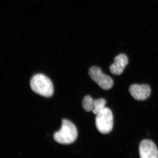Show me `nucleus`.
Returning <instances> with one entry per match:
<instances>
[{"label": "nucleus", "instance_id": "nucleus-4", "mask_svg": "<svg viewBox=\"0 0 158 158\" xmlns=\"http://www.w3.org/2000/svg\"><path fill=\"white\" fill-rule=\"evenodd\" d=\"M88 73L90 78L103 90H109L113 87V79L111 77L104 73L98 67L93 66L91 67Z\"/></svg>", "mask_w": 158, "mask_h": 158}, {"label": "nucleus", "instance_id": "nucleus-7", "mask_svg": "<svg viewBox=\"0 0 158 158\" xmlns=\"http://www.w3.org/2000/svg\"><path fill=\"white\" fill-rule=\"evenodd\" d=\"M129 92L135 99L143 101L149 97L151 90L148 85L134 84L130 86Z\"/></svg>", "mask_w": 158, "mask_h": 158}, {"label": "nucleus", "instance_id": "nucleus-6", "mask_svg": "<svg viewBox=\"0 0 158 158\" xmlns=\"http://www.w3.org/2000/svg\"><path fill=\"white\" fill-rule=\"evenodd\" d=\"M141 158H158V150L156 144L149 140H144L140 143L139 148Z\"/></svg>", "mask_w": 158, "mask_h": 158}, {"label": "nucleus", "instance_id": "nucleus-3", "mask_svg": "<svg viewBox=\"0 0 158 158\" xmlns=\"http://www.w3.org/2000/svg\"><path fill=\"white\" fill-rule=\"evenodd\" d=\"M96 115L95 125L98 131L103 134L110 133L113 126V116L111 110L106 107Z\"/></svg>", "mask_w": 158, "mask_h": 158}, {"label": "nucleus", "instance_id": "nucleus-2", "mask_svg": "<svg viewBox=\"0 0 158 158\" xmlns=\"http://www.w3.org/2000/svg\"><path fill=\"white\" fill-rule=\"evenodd\" d=\"M62 123L61 129L54 134V140L61 144H69L73 143L78 136L77 130L75 126L67 119H62Z\"/></svg>", "mask_w": 158, "mask_h": 158}, {"label": "nucleus", "instance_id": "nucleus-1", "mask_svg": "<svg viewBox=\"0 0 158 158\" xmlns=\"http://www.w3.org/2000/svg\"><path fill=\"white\" fill-rule=\"evenodd\" d=\"M30 86L34 92L44 97H51L53 94L52 83L50 79L43 74H37L32 77Z\"/></svg>", "mask_w": 158, "mask_h": 158}, {"label": "nucleus", "instance_id": "nucleus-8", "mask_svg": "<svg viewBox=\"0 0 158 158\" xmlns=\"http://www.w3.org/2000/svg\"><path fill=\"white\" fill-rule=\"evenodd\" d=\"M128 63V59L126 55L124 54H119L115 57L114 63L110 65V72L115 75H119L123 73Z\"/></svg>", "mask_w": 158, "mask_h": 158}, {"label": "nucleus", "instance_id": "nucleus-5", "mask_svg": "<svg viewBox=\"0 0 158 158\" xmlns=\"http://www.w3.org/2000/svg\"><path fill=\"white\" fill-rule=\"evenodd\" d=\"M106 100L103 98L94 100L89 95L84 98L82 102V106L87 112L92 111L94 114L96 115L101 110L106 107Z\"/></svg>", "mask_w": 158, "mask_h": 158}]
</instances>
